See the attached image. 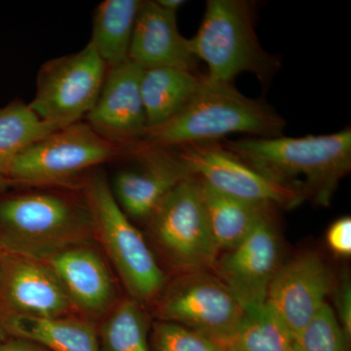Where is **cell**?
Wrapping results in <instances>:
<instances>
[{
	"label": "cell",
	"instance_id": "cell-1",
	"mask_svg": "<svg viewBox=\"0 0 351 351\" xmlns=\"http://www.w3.org/2000/svg\"><path fill=\"white\" fill-rule=\"evenodd\" d=\"M0 195V245L44 260L75 245L96 241L93 219L78 182L27 186Z\"/></svg>",
	"mask_w": 351,
	"mask_h": 351
},
{
	"label": "cell",
	"instance_id": "cell-2",
	"mask_svg": "<svg viewBox=\"0 0 351 351\" xmlns=\"http://www.w3.org/2000/svg\"><path fill=\"white\" fill-rule=\"evenodd\" d=\"M223 147L258 173L328 205L351 170V130L329 135L247 138Z\"/></svg>",
	"mask_w": 351,
	"mask_h": 351
},
{
	"label": "cell",
	"instance_id": "cell-3",
	"mask_svg": "<svg viewBox=\"0 0 351 351\" xmlns=\"http://www.w3.org/2000/svg\"><path fill=\"white\" fill-rule=\"evenodd\" d=\"M284 127L285 120L269 106L244 96L232 83L214 82L204 75L188 105L162 125L147 130L140 145L172 149L216 142L232 133L276 138L282 135Z\"/></svg>",
	"mask_w": 351,
	"mask_h": 351
},
{
	"label": "cell",
	"instance_id": "cell-4",
	"mask_svg": "<svg viewBox=\"0 0 351 351\" xmlns=\"http://www.w3.org/2000/svg\"><path fill=\"white\" fill-rule=\"evenodd\" d=\"M93 219L95 240L112 263L129 297L147 306L167 284L154 252L117 204L105 173L92 170L78 180Z\"/></svg>",
	"mask_w": 351,
	"mask_h": 351
},
{
	"label": "cell",
	"instance_id": "cell-5",
	"mask_svg": "<svg viewBox=\"0 0 351 351\" xmlns=\"http://www.w3.org/2000/svg\"><path fill=\"white\" fill-rule=\"evenodd\" d=\"M196 59L208 66L207 78L232 83L251 73L267 82L277 61L258 43L250 6L241 0H209L197 34L189 39Z\"/></svg>",
	"mask_w": 351,
	"mask_h": 351
},
{
	"label": "cell",
	"instance_id": "cell-6",
	"mask_svg": "<svg viewBox=\"0 0 351 351\" xmlns=\"http://www.w3.org/2000/svg\"><path fill=\"white\" fill-rule=\"evenodd\" d=\"M127 154L82 120L27 147L11 161L4 176L25 188L69 186L101 164Z\"/></svg>",
	"mask_w": 351,
	"mask_h": 351
},
{
	"label": "cell",
	"instance_id": "cell-7",
	"mask_svg": "<svg viewBox=\"0 0 351 351\" xmlns=\"http://www.w3.org/2000/svg\"><path fill=\"white\" fill-rule=\"evenodd\" d=\"M161 258L178 274L213 271L221 255L208 225L195 176L182 180L147 221Z\"/></svg>",
	"mask_w": 351,
	"mask_h": 351
},
{
	"label": "cell",
	"instance_id": "cell-8",
	"mask_svg": "<svg viewBox=\"0 0 351 351\" xmlns=\"http://www.w3.org/2000/svg\"><path fill=\"white\" fill-rule=\"evenodd\" d=\"M154 304L156 320L188 328L226 348L246 318L243 307L213 271L178 274Z\"/></svg>",
	"mask_w": 351,
	"mask_h": 351
},
{
	"label": "cell",
	"instance_id": "cell-9",
	"mask_svg": "<svg viewBox=\"0 0 351 351\" xmlns=\"http://www.w3.org/2000/svg\"><path fill=\"white\" fill-rule=\"evenodd\" d=\"M108 66L91 43L82 50L41 66L29 107L58 129L82 121L93 108Z\"/></svg>",
	"mask_w": 351,
	"mask_h": 351
},
{
	"label": "cell",
	"instance_id": "cell-10",
	"mask_svg": "<svg viewBox=\"0 0 351 351\" xmlns=\"http://www.w3.org/2000/svg\"><path fill=\"white\" fill-rule=\"evenodd\" d=\"M176 147L172 152L189 174L223 195L250 202L269 203L284 209L299 206L307 198L301 189L272 181L218 143Z\"/></svg>",
	"mask_w": 351,
	"mask_h": 351
},
{
	"label": "cell",
	"instance_id": "cell-11",
	"mask_svg": "<svg viewBox=\"0 0 351 351\" xmlns=\"http://www.w3.org/2000/svg\"><path fill=\"white\" fill-rule=\"evenodd\" d=\"M336 284L320 256L304 254L279 267L265 306L295 338L327 304Z\"/></svg>",
	"mask_w": 351,
	"mask_h": 351
},
{
	"label": "cell",
	"instance_id": "cell-12",
	"mask_svg": "<svg viewBox=\"0 0 351 351\" xmlns=\"http://www.w3.org/2000/svg\"><path fill=\"white\" fill-rule=\"evenodd\" d=\"M280 245L271 216L263 219L237 247L219 255L213 272L245 313L265 306L267 291L280 267Z\"/></svg>",
	"mask_w": 351,
	"mask_h": 351
},
{
	"label": "cell",
	"instance_id": "cell-13",
	"mask_svg": "<svg viewBox=\"0 0 351 351\" xmlns=\"http://www.w3.org/2000/svg\"><path fill=\"white\" fill-rule=\"evenodd\" d=\"M143 69L127 60L108 68L100 94L84 121L108 142L129 154L147 130L141 94Z\"/></svg>",
	"mask_w": 351,
	"mask_h": 351
},
{
	"label": "cell",
	"instance_id": "cell-14",
	"mask_svg": "<svg viewBox=\"0 0 351 351\" xmlns=\"http://www.w3.org/2000/svg\"><path fill=\"white\" fill-rule=\"evenodd\" d=\"M0 313L34 317L78 314L54 272L43 261L6 250L3 247Z\"/></svg>",
	"mask_w": 351,
	"mask_h": 351
},
{
	"label": "cell",
	"instance_id": "cell-15",
	"mask_svg": "<svg viewBox=\"0 0 351 351\" xmlns=\"http://www.w3.org/2000/svg\"><path fill=\"white\" fill-rule=\"evenodd\" d=\"M96 243L68 247L43 261L54 272L77 313L98 323L121 298Z\"/></svg>",
	"mask_w": 351,
	"mask_h": 351
},
{
	"label": "cell",
	"instance_id": "cell-16",
	"mask_svg": "<svg viewBox=\"0 0 351 351\" xmlns=\"http://www.w3.org/2000/svg\"><path fill=\"white\" fill-rule=\"evenodd\" d=\"M130 154L143 161L142 167L119 171L110 189L131 221L147 223L168 193L191 174L169 149L138 145Z\"/></svg>",
	"mask_w": 351,
	"mask_h": 351
},
{
	"label": "cell",
	"instance_id": "cell-17",
	"mask_svg": "<svg viewBox=\"0 0 351 351\" xmlns=\"http://www.w3.org/2000/svg\"><path fill=\"white\" fill-rule=\"evenodd\" d=\"M129 60L143 69L176 68L191 71H195L198 62L189 39L178 29L176 13L152 0L141 1Z\"/></svg>",
	"mask_w": 351,
	"mask_h": 351
},
{
	"label": "cell",
	"instance_id": "cell-18",
	"mask_svg": "<svg viewBox=\"0 0 351 351\" xmlns=\"http://www.w3.org/2000/svg\"><path fill=\"white\" fill-rule=\"evenodd\" d=\"M9 337L29 339L52 351H100L98 323L80 314L34 317L0 313Z\"/></svg>",
	"mask_w": 351,
	"mask_h": 351
},
{
	"label": "cell",
	"instance_id": "cell-19",
	"mask_svg": "<svg viewBox=\"0 0 351 351\" xmlns=\"http://www.w3.org/2000/svg\"><path fill=\"white\" fill-rule=\"evenodd\" d=\"M199 180V179H198ZM200 182L208 225L219 253L232 250L270 215L269 203L250 202L223 195Z\"/></svg>",
	"mask_w": 351,
	"mask_h": 351
},
{
	"label": "cell",
	"instance_id": "cell-20",
	"mask_svg": "<svg viewBox=\"0 0 351 351\" xmlns=\"http://www.w3.org/2000/svg\"><path fill=\"white\" fill-rule=\"evenodd\" d=\"M204 75L176 68L144 69L141 94L147 130L167 122L186 107L202 84Z\"/></svg>",
	"mask_w": 351,
	"mask_h": 351
},
{
	"label": "cell",
	"instance_id": "cell-21",
	"mask_svg": "<svg viewBox=\"0 0 351 351\" xmlns=\"http://www.w3.org/2000/svg\"><path fill=\"white\" fill-rule=\"evenodd\" d=\"M140 4V0H106L97 7L90 43L108 68L129 60Z\"/></svg>",
	"mask_w": 351,
	"mask_h": 351
},
{
	"label": "cell",
	"instance_id": "cell-22",
	"mask_svg": "<svg viewBox=\"0 0 351 351\" xmlns=\"http://www.w3.org/2000/svg\"><path fill=\"white\" fill-rule=\"evenodd\" d=\"M152 325L145 306L121 298L98 322L100 351H152Z\"/></svg>",
	"mask_w": 351,
	"mask_h": 351
},
{
	"label": "cell",
	"instance_id": "cell-23",
	"mask_svg": "<svg viewBox=\"0 0 351 351\" xmlns=\"http://www.w3.org/2000/svg\"><path fill=\"white\" fill-rule=\"evenodd\" d=\"M56 130L21 100L0 108V175L18 154Z\"/></svg>",
	"mask_w": 351,
	"mask_h": 351
},
{
	"label": "cell",
	"instance_id": "cell-24",
	"mask_svg": "<svg viewBox=\"0 0 351 351\" xmlns=\"http://www.w3.org/2000/svg\"><path fill=\"white\" fill-rule=\"evenodd\" d=\"M228 351H297L294 337L263 306L246 313Z\"/></svg>",
	"mask_w": 351,
	"mask_h": 351
},
{
	"label": "cell",
	"instance_id": "cell-25",
	"mask_svg": "<svg viewBox=\"0 0 351 351\" xmlns=\"http://www.w3.org/2000/svg\"><path fill=\"white\" fill-rule=\"evenodd\" d=\"M297 351H350L348 338L329 304L294 338Z\"/></svg>",
	"mask_w": 351,
	"mask_h": 351
},
{
	"label": "cell",
	"instance_id": "cell-26",
	"mask_svg": "<svg viewBox=\"0 0 351 351\" xmlns=\"http://www.w3.org/2000/svg\"><path fill=\"white\" fill-rule=\"evenodd\" d=\"M151 346L152 351H228L226 346L193 330L158 320L152 322Z\"/></svg>",
	"mask_w": 351,
	"mask_h": 351
},
{
	"label": "cell",
	"instance_id": "cell-27",
	"mask_svg": "<svg viewBox=\"0 0 351 351\" xmlns=\"http://www.w3.org/2000/svg\"><path fill=\"white\" fill-rule=\"evenodd\" d=\"M326 241L332 253L341 257H350V217H343L332 223L327 232Z\"/></svg>",
	"mask_w": 351,
	"mask_h": 351
},
{
	"label": "cell",
	"instance_id": "cell-28",
	"mask_svg": "<svg viewBox=\"0 0 351 351\" xmlns=\"http://www.w3.org/2000/svg\"><path fill=\"white\" fill-rule=\"evenodd\" d=\"M336 309L335 311L339 325L348 338L351 339V284L348 276L343 277L341 282L336 284L334 290Z\"/></svg>",
	"mask_w": 351,
	"mask_h": 351
},
{
	"label": "cell",
	"instance_id": "cell-29",
	"mask_svg": "<svg viewBox=\"0 0 351 351\" xmlns=\"http://www.w3.org/2000/svg\"><path fill=\"white\" fill-rule=\"evenodd\" d=\"M0 351H52L40 343L29 339L8 337L0 343Z\"/></svg>",
	"mask_w": 351,
	"mask_h": 351
},
{
	"label": "cell",
	"instance_id": "cell-30",
	"mask_svg": "<svg viewBox=\"0 0 351 351\" xmlns=\"http://www.w3.org/2000/svg\"><path fill=\"white\" fill-rule=\"evenodd\" d=\"M156 2L165 10L174 13H177L178 9L186 3L182 0H157Z\"/></svg>",
	"mask_w": 351,
	"mask_h": 351
},
{
	"label": "cell",
	"instance_id": "cell-31",
	"mask_svg": "<svg viewBox=\"0 0 351 351\" xmlns=\"http://www.w3.org/2000/svg\"><path fill=\"white\" fill-rule=\"evenodd\" d=\"M13 186H17L15 182L11 181L8 178L4 177V176L0 175V195L2 193H7Z\"/></svg>",
	"mask_w": 351,
	"mask_h": 351
},
{
	"label": "cell",
	"instance_id": "cell-32",
	"mask_svg": "<svg viewBox=\"0 0 351 351\" xmlns=\"http://www.w3.org/2000/svg\"><path fill=\"white\" fill-rule=\"evenodd\" d=\"M8 337V334H7L3 326H2L1 323H0V343H3Z\"/></svg>",
	"mask_w": 351,
	"mask_h": 351
},
{
	"label": "cell",
	"instance_id": "cell-33",
	"mask_svg": "<svg viewBox=\"0 0 351 351\" xmlns=\"http://www.w3.org/2000/svg\"><path fill=\"white\" fill-rule=\"evenodd\" d=\"M1 253H2V247L0 246V270H1Z\"/></svg>",
	"mask_w": 351,
	"mask_h": 351
}]
</instances>
